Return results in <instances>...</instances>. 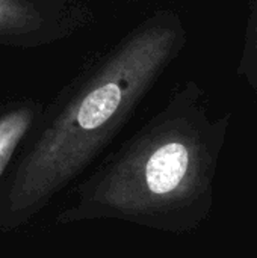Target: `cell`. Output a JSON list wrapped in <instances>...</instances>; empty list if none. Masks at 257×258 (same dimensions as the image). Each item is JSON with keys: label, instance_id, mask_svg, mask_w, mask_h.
I'll use <instances>...</instances> for the list:
<instances>
[{"label": "cell", "instance_id": "obj_3", "mask_svg": "<svg viewBox=\"0 0 257 258\" xmlns=\"http://www.w3.org/2000/svg\"><path fill=\"white\" fill-rule=\"evenodd\" d=\"M32 121L33 112L29 107H18L0 115V177L18 144L29 132Z\"/></svg>", "mask_w": 257, "mask_h": 258}, {"label": "cell", "instance_id": "obj_2", "mask_svg": "<svg viewBox=\"0 0 257 258\" xmlns=\"http://www.w3.org/2000/svg\"><path fill=\"white\" fill-rule=\"evenodd\" d=\"M183 42L185 30L170 15L112 53L20 162L0 197V233L30 219L92 160Z\"/></svg>", "mask_w": 257, "mask_h": 258}, {"label": "cell", "instance_id": "obj_1", "mask_svg": "<svg viewBox=\"0 0 257 258\" xmlns=\"http://www.w3.org/2000/svg\"><path fill=\"white\" fill-rule=\"evenodd\" d=\"M230 113L211 116L189 86L165 116L100 175L58 222L117 218L168 233L198 228L212 213Z\"/></svg>", "mask_w": 257, "mask_h": 258}, {"label": "cell", "instance_id": "obj_5", "mask_svg": "<svg viewBox=\"0 0 257 258\" xmlns=\"http://www.w3.org/2000/svg\"><path fill=\"white\" fill-rule=\"evenodd\" d=\"M38 14L20 0H0V33L26 32L39 26Z\"/></svg>", "mask_w": 257, "mask_h": 258}, {"label": "cell", "instance_id": "obj_4", "mask_svg": "<svg viewBox=\"0 0 257 258\" xmlns=\"http://www.w3.org/2000/svg\"><path fill=\"white\" fill-rule=\"evenodd\" d=\"M236 73L257 94V0H250L248 3L242 54Z\"/></svg>", "mask_w": 257, "mask_h": 258}]
</instances>
